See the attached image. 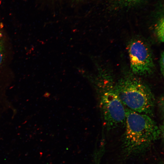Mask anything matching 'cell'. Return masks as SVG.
<instances>
[{
  "mask_svg": "<svg viewBox=\"0 0 164 164\" xmlns=\"http://www.w3.org/2000/svg\"><path fill=\"white\" fill-rule=\"evenodd\" d=\"M125 130L121 153L125 160L146 152L163 134V124L159 126L152 117L125 108Z\"/></svg>",
  "mask_w": 164,
  "mask_h": 164,
  "instance_id": "6da1fadb",
  "label": "cell"
},
{
  "mask_svg": "<svg viewBox=\"0 0 164 164\" xmlns=\"http://www.w3.org/2000/svg\"><path fill=\"white\" fill-rule=\"evenodd\" d=\"M115 87L125 108L154 117L155 99L149 85L141 77L134 74L130 70H124L115 81Z\"/></svg>",
  "mask_w": 164,
  "mask_h": 164,
  "instance_id": "7a4b0ae2",
  "label": "cell"
},
{
  "mask_svg": "<svg viewBox=\"0 0 164 164\" xmlns=\"http://www.w3.org/2000/svg\"><path fill=\"white\" fill-rule=\"evenodd\" d=\"M97 86L100 94V105L104 125L111 131L124 126L125 108L121 102L115 89V80L109 67L101 69Z\"/></svg>",
  "mask_w": 164,
  "mask_h": 164,
  "instance_id": "3957f363",
  "label": "cell"
},
{
  "mask_svg": "<svg viewBox=\"0 0 164 164\" xmlns=\"http://www.w3.org/2000/svg\"><path fill=\"white\" fill-rule=\"evenodd\" d=\"M127 49L132 73L141 77L154 73L155 66L152 52L146 40L139 37L133 38L128 42Z\"/></svg>",
  "mask_w": 164,
  "mask_h": 164,
  "instance_id": "277c9868",
  "label": "cell"
},
{
  "mask_svg": "<svg viewBox=\"0 0 164 164\" xmlns=\"http://www.w3.org/2000/svg\"><path fill=\"white\" fill-rule=\"evenodd\" d=\"M154 26L155 34L158 41L160 42L164 41V16L163 12L159 13Z\"/></svg>",
  "mask_w": 164,
  "mask_h": 164,
  "instance_id": "5b68a950",
  "label": "cell"
},
{
  "mask_svg": "<svg viewBox=\"0 0 164 164\" xmlns=\"http://www.w3.org/2000/svg\"><path fill=\"white\" fill-rule=\"evenodd\" d=\"M147 0H112L114 4L117 6L128 7L135 6Z\"/></svg>",
  "mask_w": 164,
  "mask_h": 164,
  "instance_id": "8992f818",
  "label": "cell"
},
{
  "mask_svg": "<svg viewBox=\"0 0 164 164\" xmlns=\"http://www.w3.org/2000/svg\"><path fill=\"white\" fill-rule=\"evenodd\" d=\"M163 103V95H162L159 98L158 103L159 111L162 118H163L164 115Z\"/></svg>",
  "mask_w": 164,
  "mask_h": 164,
  "instance_id": "52a82bcc",
  "label": "cell"
},
{
  "mask_svg": "<svg viewBox=\"0 0 164 164\" xmlns=\"http://www.w3.org/2000/svg\"><path fill=\"white\" fill-rule=\"evenodd\" d=\"M164 51H162L161 52L159 60V67L161 74L163 76L164 72Z\"/></svg>",
  "mask_w": 164,
  "mask_h": 164,
  "instance_id": "ba28073f",
  "label": "cell"
},
{
  "mask_svg": "<svg viewBox=\"0 0 164 164\" xmlns=\"http://www.w3.org/2000/svg\"><path fill=\"white\" fill-rule=\"evenodd\" d=\"M0 49V64H1L2 60V54Z\"/></svg>",
  "mask_w": 164,
  "mask_h": 164,
  "instance_id": "9c48e42d",
  "label": "cell"
}]
</instances>
